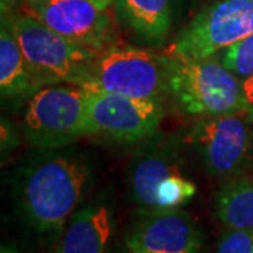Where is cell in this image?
I'll list each match as a JSON object with an SVG mask.
<instances>
[{
    "instance_id": "9a60e30c",
    "label": "cell",
    "mask_w": 253,
    "mask_h": 253,
    "mask_svg": "<svg viewBox=\"0 0 253 253\" xmlns=\"http://www.w3.org/2000/svg\"><path fill=\"white\" fill-rule=\"evenodd\" d=\"M215 217L231 229L253 232V176H236L215 194Z\"/></svg>"
},
{
    "instance_id": "d6986e66",
    "label": "cell",
    "mask_w": 253,
    "mask_h": 253,
    "mask_svg": "<svg viewBox=\"0 0 253 253\" xmlns=\"http://www.w3.org/2000/svg\"><path fill=\"white\" fill-rule=\"evenodd\" d=\"M94 6H97L101 10H107L114 3V0H89Z\"/></svg>"
},
{
    "instance_id": "8992f818",
    "label": "cell",
    "mask_w": 253,
    "mask_h": 253,
    "mask_svg": "<svg viewBox=\"0 0 253 253\" xmlns=\"http://www.w3.org/2000/svg\"><path fill=\"white\" fill-rule=\"evenodd\" d=\"M11 24L21 51L46 84L62 82L82 86L99 55L28 14L11 16Z\"/></svg>"
},
{
    "instance_id": "9c48e42d",
    "label": "cell",
    "mask_w": 253,
    "mask_h": 253,
    "mask_svg": "<svg viewBox=\"0 0 253 253\" xmlns=\"http://www.w3.org/2000/svg\"><path fill=\"white\" fill-rule=\"evenodd\" d=\"M162 104L159 99L87 91V132L117 144L144 141L158 131L165 114Z\"/></svg>"
},
{
    "instance_id": "ba28073f",
    "label": "cell",
    "mask_w": 253,
    "mask_h": 253,
    "mask_svg": "<svg viewBox=\"0 0 253 253\" xmlns=\"http://www.w3.org/2000/svg\"><path fill=\"white\" fill-rule=\"evenodd\" d=\"M253 34V0H218L174 37L166 54L206 58Z\"/></svg>"
},
{
    "instance_id": "7c38bea8",
    "label": "cell",
    "mask_w": 253,
    "mask_h": 253,
    "mask_svg": "<svg viewBox=\"0 0 253 253\" xmlns=\"http://www.w3.org/2000/svg\"><path fill=\"white\" fill-rule=\"evenodd\" d=\"M48 86L28 62L18 44L11 16L3 11L0 30V91L3 100L30 99L40 89Z\"/></svg>"
},
{
    "instance_id": "6da1fadb",
    "label": "cell",
    "mask_w": 253,
    "mask_h": 253,
    "mask_svg": "<svg viewBox=\"0 0 253 253\" xmlns=\"http://www.w3.org/2000/svg\"><path fill=\"white\" fill-rule=\"evenodd\" d=\"M89 179L90 166L81 154L44 151L18 172V210L38 232L59 234L81 203Z\"/></svg>"
},
{
    "instance_id": "277c9868",
    "label": "cell",
    "mask_w": 253,
    "mask_h": 253,
    "mask_svg": "<svg viewBox=\"0 0 253 253\" xmlns=\"http://www.w3.org/2000/svg\"><path fill=\"white\" fill-rule=\"evenodd\" d=\"M81 87L134 99L163 100L169 94V56L134 46H114L96 58Z\"/></svg>"
},
{
    "instance_id": "52a82bcc",
    "label": "cell",
    "mask_w": 253,
    "mask_h": 253,
    "mask_svg": "<svg viewBox=\"0 0 253 253\" xmlns=\"http://www.w3.org/2000/svg\"><path fill=\"white\" fill-rule=\"evenodd\" d=\"M252 120L246 111L200 118L186 135L200 155L208 174L232 179L251 165L253 159Z\"/></svg>"
},
{
    "instance_id": "8fae6325",
    "label": "cell",
    "mask_w": 253,
    "mask_h": 253,
    "mask_svg": "<svg viewBox=\"0 0 253 253\" xmlns=\"http://www.w3.org/2000/svg\"><path fill=\"white\" fill-rule=\"evenodd\" d=\"M126 248L142 253H203L204 235L181 208L141 211L124 235Z\"/></svg>"
},
{
    "instance_id": "3957f363",
    "label": "cell",
    "mask_w": 253,
    "mask_h": 253,
    "mask_svg": "<svg viewBox=\"0 0 253 253\" xmlns=\"http://www.w3.org/2000/svg\"><path fill=\"white\" fill-rule=\"evenodd\" d=\"M168 56L169 94L186 113L204 118L246 111L242 81L226 69L217 55Z\"/></svg>"
},
{
    "instance_id": "ac0fdd59",
    "label": "cell",
    "mask_w": 253,
    "mask_h": 253,
    "mask_svg": "<svg viewBox=\"0 0 253 253\" xmlns=\"http://www.w3.org/2000/svg\"><path fill=\"white\" fill-rule=\"evenodd\" d=\"M245 101H246V113L249 118L253 121V76L242 81Z\"/></svg>"
},
{
    "instance_id": "ffe728a7",
    "label": "cell",
    "mask_w": 253,
    "mask_h": 253,
    "mask_svg": "<svg viewBox=\"0 0 253 253\" xmlns=\"http://www.w3.org/2000/svg\"><path fill=\"white\" fill-rule=\"evenodd\" d=\"M0 253H20L16 249V248H13V246H6V245H3L1 246V249H0Z\"/></svg>"
},
{
    "instance_id": "5b68a950",
    "label": "cell",
    "mask_w": 253,
    "mask_h": 253,
    "mask_svg": "<svg viewBox=\"0 0 253 253\" xmlns=\"http://www.w3.org/2000/svg\"><path fill=\"white\" fill-rule=\"evenodd\" d=\"M24 134L41 151L63 149L87 132V91L81 86L48 84L28 99Z\"/></svg>"
},
{
    "instance_id": "44dd1931",
    "label": "cell",
    "mask_w": 253,
    "mask_h": 253,
    "mask_svg": "<svg viewBox=\"0 0 253 253\" xmlns=\"http://www.w3.org/2000/svg\"><path fill=\"white\" fill-rule=\"evenodd\" d=\"M124 253H142V252H136V251H132V249H129V248H126V252Z\"/></svg>"
},
{
    "instance_id": "e0dca14e",
    "label": "cell",
    "mask_w": 253,
    "mask_h": 253,
    "mask_svg": "<svg viewBox=\"0 0 253 253\" xmlns=\"http://www.w3.org/2000/svg\"><path fill=\"white\" fill-rule=\"evenodd\" d=\"M215 253H253V232L228 228L218 242Z\"/></svg>"
},
{
    "instance_id": "30bf717a",
    "label": "cell",
    "mask_w": 253,
    "mask_h": 253,
    "mask_svg": "<svg viewBox=\"0 0 253 253\" xmlns=\"http://www.w3.org/2000/svg\"><path fill=\"white\" fill-rule=\"evenodd\" d=\"M24 9L28 16L94 54L121 45L109 13L89 0H24Z\"/></svg>"
},
{
    "instance_id": "2e32d148",
    "label": "cell",
    "mask_w": 253,
    "mask_h": 253,
    "mask_svg": "<svg viewBox=\"0 0 253 253\" xmlns=\"http://www.w3.org/2000/svg\"><path fill=\"white\" fill-rule=\"evenodd\" d=\"M221 62L241 81L253 76V34L225 48Z\"/></svg>"
},
{
    "instance_id": "4fadbf2b",
    "label": "cell",
    "mask_w": 253,
    "mask_h": 253,
    "mask_svg": "<svg viewBox=\"0 0 253 253\" xmlns=\"http://www.w3.org/2000/svg\"><path fill=\"white\" fill-rule=\"evenodd\" d=\"M113 214L106 204H90L75 212L54 253H106Z\"/></svg>"
},
{
    "instance_id": "5bb4252c",
    "label": "cell",
    "mask_w": 253,
    "mask_h": 253,
    "mask_svg": "<svg viewBox=\"0 0 253 253\" xmlns=\"http://www.w3.org/2000/svg\"><path fill=\"white\" fill-rule=\"evenodd\" d=\"M116 10L129 30L145 44L159 46L172 27L169 0H114Z\"/></svg>"
},
{
    "instance_id": "7a4b0ae2",
    "label": "cell",
    "mask_w": 253,
    "mask_h": 253,
    "mask_svg": "<svg viewBox=\"0 0 253 253\" xmlns=\"http://www.w3.org/2000/svg\"><path fill=\"white\" fill-rule=\"evenodd\" d=\"M180 142L174 136H148L128 165L131 199L141 211L181 208L197 193L183 170Z\"/></svg>"
}]
</instances>
